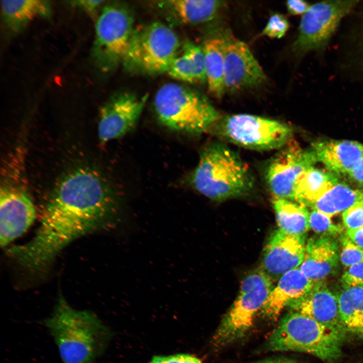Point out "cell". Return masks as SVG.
I'll use <instances>...</instances> for the list:
<instances>
[{
    "mask_svg": "<svg viewBox=\"0 0 363 363\" xmlns=\"http://www.w3.org/2000/svg\"><path fill=\"white\" fill-rule=\"evenodd\" d=\"M311 150L317 161L338 173H349L363 157V145L352 141H319Z\"/></svg>",
    "mask_w": 363,
    "mask_h": 363,
    "instance_id": "19",
    "label": "cell"
},
{
    "mask_svg": "<svg viewBox=\"0 0 363 363\" xmlns=\"http://www.w3.org/2000/svg\"><path fill=\"white\" fill-rule=\"evenodd\" d=\"M317 161L312 150L295 145H285L268 164L265 172L267 186L274 198L294 201L297 180Z\"/></svg>",
    "mask_w": 363,
    "mask_h": 363,
    "instance_id": "11",
    "label": "cell"
},
{
    "mask_svg": "<svg viewBox=\"0 0 363 363\" xmlns=\"http://www.w3.org/2000/svg\"><path fill=\"white\" fill-rule=\"evenodd\" d=\"M1 6L5 23L13 32H20L37 17H50L52 12L51 5L48 1L3 0Z\"/></svg>",
    "mask_w": 363,
    "mask_h": 363,
    "instance_id": "21",
    "label": "cell"
},
{
    "mask_svg": "<svg viewBox=\"0 0 363 363\" xmlns=\"http://www.w3.org/2000/svg\"><path fill=\"white\" fill-rule=\"evenodd\" d=\"M266 76L247 45L225 33V92L235 93L261 85Z\"/></svg>",
    "mask_w": 363,
    "mask_h": 363,
    "instance_id": "14",
    "label": "cell"
},
{
    "mask_svg": "<svg viewBox=\"0 0 363 363\" xmlns=\"http://www.w3.org/2000/svg\"><path fill=\"white\" fill-rule=\"evenodd\" d=\"M304 236L287 233L278 229L269 237L260 267L275 282L286 273L298 268L305 256Z\"/></svg>",
    "mask_w": 363,
    "mask_h": 363,
    "instance_id": "15",
    "label": "cell"
},
{
    "mask_svg": "<svg viewBox=\"0 0 363 363\" xmlns=\"http://www.w3.org/2000/svg\"><path fill=\"white\" fill-rule=\"evenodd\" d=\"M314 284L299 268L287 272L278 281L260 313L267 319L276 320L284 308L304 296Z\"/></svg>",
    "mask_w": 363,
    "mask_h": 363,
    "instance_id": "17",
    "label": "cell"
},
{
    "mask_svg": "<svg viewBox=\"0 0 363 363\" xmlns=\"http://www.w3.org/2000/svg\"><path fill=\"white\" fill-rule=\"evenodd\" d=\"M286 6L291 15H303L310 7L307 2L302 0H289L286 2Z\"/></svg>",
    "mask_w": 363,
    "mask_h": 363,
    "instance_id": "35",
    "label": "cell"
},
{
    "mask_svg": "<svg viewBox=\"0 0 363 363\" xmlns=\"http://www.w3.org/2000/svg\"><path fill=\"white\" fill-rule=\"evenodd\" d=\"M356 1H325L311 5L300 19L293 51L302 55L324 49L341 20L356 5Z\"/></svg>",
    "mask_w": 363,
    "mask_h": 363,
    "instance_id": "10",
    "label": "cell"
},
{
    "mask_svg": "<svg viewBox=\"0 0 363 363\" xmlns=\"http://www.w3.org/2000/svg\"><path fill=\"white\" fill-rule=\"evenodd\" d=\"M191 183L199 193L217 202L244 196L254 186L247 164L221 143L210 144L203 150Z\"/></svg>",
    "mask_w": 363,
    "mask_h": 363,
    "instance_id": "3",
    "label": "cell"
},
{
    "mask_svg": "<svg viewBox=\"0 0 363 363\" xmlns=\"http://www.w3.org/2000/svg\"><path fill=\"white\" fill-rule=\"evenodd\" d=\"M225 33L207 38L202 46L208 90L213 96L218 98H221L225 93Z\"/></svg>",
    "mask_w": 363,
    "mask_h": 363,
    "instance_id": "20",
    "label": "cell"
},
{
    "mask_svg": "<svg viewBox=\"0 0 363 363\" xmlns=\"http://www.w3.org/2000/svg\"><path fill=\"white\" fill-rule=\"evenodd\" d=\"M363 200V191L355 190L343 183H336L311 206L332 218Z\"/></svg>",
    "mask_w": 363,
    "mask_h": 363,
    "instance_id": "27",
    "label": "cell"
},
{
    "mask_svg": "<svg viewBox=\"0 0 363 363\" xmlns=\"http://www.w3.org/2000/svg\"><path fill=\"white\" fill-rule=\"evenodd\" d=\"M103 1L77 0L69 1V4L75 7H78L90 15H93L100 6Z\"/></svg>",
    "mask_w": 363,
    "mask_h": 363,
    "instance_id": "34",
    "label": "cell"
},
{
    "mask_svg": "<svg viewBox=\"0 0 363 363\" xmlns=\"http://www.w3.org/2000/svg\"><path fill=\"white\" fill-rule=\"evenodd\" d=\"M256 363H298L294 360L287 358H276L272 359H267L259 361Z\"/></svg>",
    "mask_w": 363,
    "mask_h": 363,
    "instance_id": "38",
    "label": "cell"
},
{
    "mask_svg": "<svg viewBox=\"0 0 363 363\" xmlns=\"http://www.w3.org/2000/svg\"><path fill=\"white\" fill-rule=\"evenodd\" d=\"M148 363H202L196 356L188 354H177L169 356H155Z\"/></svg>",
    "mask_w": 363,
    "mask_h": 363,
    "instance_id": "33",
    "label": "cell"
},
{
    "mask_svg": "<svg viewBox=\"0 0 363 363\" xmlns=\"http://www.w3.org/2000/svg\"><path fill=\"white\" fill-rule=\"evenodd\" d=\"M135 30L131 13L117 5L105 6L95 25L92 56L97 67L109 72L123 63Z\"/></svg>",
    "mask_w": 363,
    "mask_h": 363,
    "instance_id": "8",
    "label": "cell"
},
{
    "mask_svg": "<svg viewBox=\"0 0 363 363\" xmlns=\"http://www.w3.org/2000/svg\"><path fill=\"white\" fill-rule=\"evenodd\" d=\"M338 262L337 243L328 236L308 239L304 259L298 267L313 282H322L336 269Z\"/></svg>",
    "mask_w": 363,
    "mask_h": 363,
    "instance_id": "18",
    "label": "cell"
},
{
    "mask_svg": "<svg viewBox=\"0 0 363 363\" xmlns=\"http://www.w3.org/2000/svg\"><path fill=\"white\" fill-rule=\"evenodd\" d=\"M274 287V282L260 267L247 275L214 336V343L223 346L243 338L252 327L256 315Z\"/></svg>",
    "mask_w": 363,
    "mask_h": 363,
    "instance_id": "7",
    "label": "cell"
},
{
    "mask_svg": "<svg viewBox=\"0 0 363 363\" xmlns=\"http://www.w3.org/2000/svg\"><path fill=\"white\" fill-rule=\"evenodd\" d=\"M288 307L292 312L302 314L343 333L346 332L341 318L337 296L323 282L315 283L308 292Z\"/></svg>",
    "mask_w": 363,
    "mask_h": 363,
    "instance_id": "16",
    "label": "cell"
},
{
    "mask_svg": "<svg viewBox=\"0 0 363 363\" xmlns=\"http://www.w3.org/2000/svg\"><path fill=\"white\" fill-rule=\"evenodd\" d=\"M278 229L287 233L304 236L310 227L309 213L305 205L278 198L272 200Z\"/></svg>",
    "mask_w": 363,
    "mask_h": 363,
    "instance_id": "25",
    "label": "cell"
},
{
    "mask_svg": "<svg viewBox=\"0 0 363 363\" xmlns=\"http://www.w3.org/2000/svg\"><path fill=\"white\" fill-rule=\"evenodd\" d=\"M336 295L346 332L363 338V285L344 286Z\"/></svg>",
    "mask_w": 363,
    "mask_h": 363,
    "instance_id": "26",
    "label": "cell"
},
{
    "mask_svg": "<svg viewBox=\"0 0 363 363\" xmlns=\"http://www.w3.org/2000/svg\"><path fill=\"white\" fill-rule=\"evenodd\" d=\"M342 219L346 230H355L363 227V200L344 211Z\"/></svg>",
    "mask_w": 363,
    "mask_h": 363,
    "instance_id": "31",
    "label": "cell"
},
{
    "mask_svg": "<svg viewBox=\"0 0 363 363\" xmlns=\"http://www.w3.org/2000/svg\"><path fill=\"white\" fill-rule=\"evenodd\" d=\"M164 6L180 22L196 24L215 18L225 5L222 1L171 0L164 2Z\"/></svg>",
    "mask_w": 363,
    "mask_h": 363,
    "instance_id": "23",
    "label": "cell"
},
{
    "mask_svg": "<svg viewBox=\"0 0 363 363\" xmlns=\"http://www.w3.org/2000/svg\"><path fill=\"white\" fill-rule=\"evenodd\" d=\"M310 228L321 236L330 237L341 233L342 227L333 223L331 218L315 210L309 213Z\"/></svg>",
    "mask_w": 363,
    "mask_h": 363,
    "instance_id": "28",
    "label": "cell"
},
{
    "mask_svg": "<svg viewBox=\"0 0 363 363\" xmlns=\"http://www.w3.org/2000/svg\"><path fill=\"white\" fill-rule=\"evenodd\" d=\"M159 121L174 131L198 135L219 118L218 111L204 95L176 83L162 86L154 99Z\"/></svg>",
    "mask_w": 363,
    "mask_h": 363,
    "instance_id": "5",
    "label": "cell"
},
{
    "mask_svg": "<svg viewBox=\"0 0 363 363\" xmlns=\"http://www.w3.org/2000/svg\"><path fill=\"white\" fill-rule=\"evenodd\" d=\"M120 204L97 172L80 168L66 175L44 206L32 238L7 250V254L32 274L44 273L58 254L75 239L115 226Z\"/></svg>",
    "mask_w": 363,
    "mask_h": 363,
    "instance_id": "1",
    "label": "cell"
},
{
    "mask_svg": "<svg viewBox=\"0 0 363 363\" xmlns=\"http://www.w3.org/2000/svg\"><path fill=\"white\" fill-rule=\"evenodd\" d=\"M341 280L345 287L363 285V262L348 267L342 275Z\"/></svg>",
    "mask_w": 363,
    "mask_h": 363,
    "instance_id": "32",
    "label": "cell"
},
{
    "mask_svg": "<svg viewBox=\"0 0 363 363\" xmlns=\"http://www.w3.org/2000/svg\"><path fill=\"white\" fill-rule=\"evenodd\" d=\"M346 236L358 247L363 250V227L352 230H346Z\"/></svg>",
    "mask_w": 363,
    "mask_h": 363,
    "instance_id": "36",
    "label": "cell"
},
{
    "mask_svg": "<svg viewBox=\"0 0 363 363\" xmlns=\"http://www.w3.org/2000/svg\"><path fill=\"white\" fill-rule=\"evenodd\" d=\"M179 47L178 37L171 28L160 22H152L135 28L123 64L133 72L167 73Z\"/></svg>",
    "mask_w": 363,
    "mask_h": 363,
    "instance_id": "6",
    "label": "cell"
},
{
    "mask_svg": "<svg viewBox=\"0 0 363 363\" xmlns=\"http://www.w3.org/2000/svg\"><path fill=\"white\" fill-rule=\"evenodd\" d=\"M36 217L33 202L19 184L5 182L0 190V243L5 247L24 233Z\"/></svg>",
    "mask_w": 363,
    "mask_h": 363,
    "instance_id": "12",
    "label": "cell"
},
{
    "mask_svg": "<svg viewBox=\"0 0 363 363\" xmlns=\"http://www.w3.org/2000/svg\"><path fill=\"white\" fill-rule=\"evenodd\" d=\"M348 174L354 182L363 186V157Z\"/></svg>",
    "mask_w": 363,
    "mask_h": 363,
    "instance_id": "37",
    "label": "cell"
},
{
    "mask_svg": "<svg viewBox=\"0 0 363 363\" xmlns=\"http://www.w3.org/2000/svg\"><path fill=\"white\" fill-rule=\"evenodd\" d=\"M337 183L333 174L312 167L303 173L297 180L294 202L306 206H311Z\"/></svg>",
    "mask_w": 363,
    "mask_h": 363,
    "instance_id": "24",
    "label": "cell"
},
{
    "mask_svg": "<svg viewBox=\"0 0 363 363\" xmlns=\"http://www.w3.org/2000/svg\"><path fill=\"white\" fill-rule=\"evenodd\" d=\"M340 261L345 267L363 262V250L352 243L345 235L343 237Z\"/></svg>",
    "mask_w": 363,
    "mask_h": 363,
    "instance_id": "30",
    "label": "cell"
},
{
    "mask_svg": "<svg viewBox=\"0 0 363 363\" xmlns=\"http://www.w3.org/2000/svg\"><path fill=\"white\" fill-rule=\"evenodd\" d=\"M147 99L129 93L115 94L102 107L98 125L100 141L105 143L118 139L136 126Z\"/></svg>",
    "mask_w": 363,
    "mask_h": 363,
    "instance_id": "13",
    "label": "cell"
},
{
    "mask_svg": "<svg viewBox=\"0 0 363 363\" xmlns=\"http://www.w3.org/2000/svg\"><path fill=\"white\" fill-rule=\"evenodd\" d=\"M345 333L296 312L284 316L268 338L270 351L305 352L332 361L341 355Z\"/></svg>",
    "mask_w": 363,
    "mask_h": 363,
    "instance_id": "4",
    "label": "cell"
},
{
    "mask_svg": "<svg viewBox=\"0 0 363 363\" xmlns=\"http://www.w3.org/2000/svg\"><path fill=\"white\" fill-rule=\"evenodd\" d=\"M42 323L52 336L63 363H92L110 337L109 330L95 315L73 308L62 296Z\"/></svg>",
    "mask_w": 363,
    "mask_h": 363,
    "instance_id": "2",
    "label": "cell"
},
{
    "mask_svg": "<svg viewBox=\"0 0 363 363\" xmlns=\"http://www.w3.org/2000/svg\"><path fill=\"white\" fill-rule=\"evenodd\" d=\"M167 73L173 78L189 83L206 81L202 47L192 42L185 44L183 53L174 59Z\"/></svg>",
    "mask_w": 363,
    "mask_h": 363,
    "instance_id": "22",
    "label": "cell"
},
{
    "mask_svg": "<svg viewBox=\"0 0 363 363\" xmlns=\"http://www.w3.org/2000/svg\"><path fill=\"white\" fill-rule=\"evenodd\" d=\"M217 133L228 141L247 148L280 149L289 141L291 128L274 119L248 114L225 117L216 127Z\"/></svg>",
    "mask_w": 363,
    "mask_h": 363,
    "instance_id": "9",
    "label": "cell"
},
{
    "mask_svg": "<svg viewBox=\"0 0 363 363\" xmlns=\"http://www.w3.org/2000/svg\"><path fill=\"white\" fill-rule=\"evenodd\" d=\"M289 27L288 21L284 15L274 13L270 17L262 34L272 38H280L285 34Z\"/></svg>",
    "mask_w": 363,
    "mask_h": 363,
    "instance_id": "29",
    "label": "cell"
}]
</instances>
